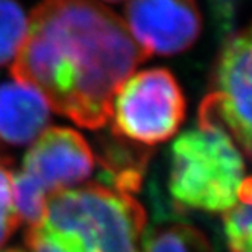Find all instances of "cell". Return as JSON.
<instances>
[{
  "instance_id": "obj_1",
  "label": "cell",
  "mask_w": 252,
  "mask_h": 252,
  "mask_svg": "<svg viewBox=\"0 0 252 252\" xmlns=\"http://www.w3.org/2000/svg\"><path fill=\"white\" fill-rule=\"evenodd\" d=\"M148 58L125 22L96 0H41L11 75L38 90L53 111L100 129L119 87Z\"/></svg>"
},
{
  "instance_id": "obj_2",
  "label": "cell",
  "mask_w": 252,
  "mask_h": 252,
  "mask_svg": "<svg viewBox=\"0 0 252 252\" xmlns=\"http://www.w3.org/2000/svg\"><path fill=\"white\" fill-rule=\"evenodd\" d=\"M146 214L113 187L87 184L52 193L38 222L29 225V252H140Z\"/></svg>"
},
{
  "instance_id": "obj_3",
  "label": "cell",
  "mask_w": 252,
  "mask_h": 252,
  "mask_svg": "<svg viewBox=\"0 0 252 252\" xmlns=\"http://www.w3.org/2000/svg\"><path fill=\"white\" fill-rule=\"evenodd\" d=\"M249 189L240 148L223 129L197 125L175 140L169 190L179 207L225 213Z\"/></svg>"
},
{
  "instance_id": "obj_4",
  "label": "cell",
  "mask_w": 252,
  "mask_h": 252,
  "mask_svg": "<svg viewBox=\"0 0 252 252\" xmlns=\"http://www.w3.org/2000/svg\"><path fill=\"white\" fill-rule=\"evenodd\" d=\"M186 117V97L167 68H148L129 76L111 103L113 135L141 146L173 137Z\"/></svg>"
},
{
  "instance_id": "obj_5",
  "label": "cell",
  "mask_w": 252,
  "mask_h": 252,
  "mask_svg": "<svg viewBox=\"0 0 252 252\" xmlns=\"http://www.w3.org/2000/svg\"><path fill=\"white\" fill-rule=\"evenodd\" d=\"M199 125L223 129L245 157L251 152V31L226 40L214 65L211 92L199 106Z\"/></svg>"
},
{
  "instance_id": "obj_6",
  "label": "cell",
  "mask_w": 252,
  "mask_h": 252,
  "mask_svg": "<svg viewBox=\"0 0 252 252\" xmlns=\"http://www.w3.org/2000/svg\"><path fill=\"white\" fill-rule=\"evenodd\" d=\"M126 28L148 55L172 57L190 49L202 29L194 0H129Z\"/></svg>"
},
{
  "instance_id": "obj_7",
  "label": "cell",
  "mask_w": 252,
  "mask_h": 252,
  "mask_svg": "<svg viewBox=\"0 0 252 252\" xmlns=\"http://www.w3.org/2000/svg\"><path fill=\"white\" fill-rule=\"evenodd\" d=\"M94 166L96 157L79 132L49 128L26 154L22 173L50 196L84 183Z\"/></svg>"
},
{
  "instance_id": "obj_8",
  "label": "cell",
  "mask_w": 252,
  "mask_h": 252,
  "mask_svg": "<svg viewBox=\"0 0 252 252\" xmlns=\"http://www.w3.org/2000/svg\"><path fill=\"white\" fill-rule=\"evenodd\" d=\"M50 123V105L31 85L11 81L0 85V140L11 146L33 143Z\"/></svg>"
},
{
  "instance_id": "obj_9",
  "label": "cell",
  "mask_w": 252,
  "mask_h": 252,
  "mask_svg": "<svg viewBox=\"0 0 252 252\" xmlns=\"http://www.w3.org/2000/svg\"><path fill=\"white\" fill-rule=\"evenodd\" d=\"M114 138L106 141L102 149L100 164L102 175L113 189L132 193L138 190L143 178V170L148 164L151 152L137 143L123 140L113 135Z\"/></svg>"
},
{
  "instance_id": "obj_10",
  "label": "cell",
  "mask_w": 252,
  "mask_h": 252,
  "mask_svg": "<svg viewBox=\"0 0 252 252\" xmlns=\"http://www.w3.org/2000/svg\"><path fill=\"white\" fill-rule=\"evenodd\" d=\"M140 252H213L204 234L187 223H169L143 237Z\"/></svg>"
},
{
  "instance_id": "obj_11",
  "label": "cell",
  "mask_w": 252,
  "mask_h": 252,
  "mask_svg": "<svg viewBox=\"0 0 252 252\" xmlns=\"http://www.w3.org/2000/svg\"><path fill=\"white\" fill-rule=\"evenodd\" d=\"M28 32V17L15 0H0V67L14 61Z\"/></svg>"
},
{
  "instance_id": "obj_12",
  "label": "cell",
  "mask_w": 252,
  "mask_h": 252,
  "mask_svg": "<svg viewBox=\"0 0 252 252\" xmlns=\"http://www.w3.org/2000/svg\"><path fill=\"white\" fill-rule=\"evenodd\" d=\"M223 228L229 252H251V189L225 211Z\"/></svg>"
},
{
  "instance_id": "obj_13",
  "label": "cell",
  "mask_w": 252,
  "mask_h": 252,
  "mask_svg": "<svg viewBox=\"0 0 252 252\" xmlns=\"http://www.w3.org/2000/svg\"><path fill=\"white\" fill-rule=\"evenodd\" d=\"M19 222L12 197V173L0 159V248L14 234Z\"/></svg>"
},
{
  "instance_id": "obj_14",
  "label": "cell",
  "mask_w": 252,
  "mask_h": 252,
  "mask_svg": "<svg viewBox=\"0 0 252 252\" xmlns=\"http://www.w3.org/2000/svg\"><path fill=\"white\" fill-rule=\"evenodd\" d=\"M0 252H23V251H19V249H2Z\"/></svg>"
},
{
  "instance_id": "obj_15",
  "label": "cell",
  "mask_w": 252,
  "mask_h": 252,
  "mask_svg": "<svg viewBox=\"0 0 252 252\" xmlns=\"http://www.w3.org/2000/svg\"><path fill=\"white\" fill-rule=\"evenodd\" d=\"M102 2H108V3H119L122 0H102Z\"/></svg>"
}]
</instances>
